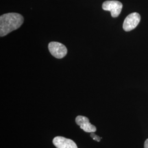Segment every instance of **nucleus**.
I'll list each match as a JSON object with an SVG mask.
<instances>
[{
    "instance_id": "1",
    "label": "nucleus",
    "mask_w": 148,
    "mask_h": 148,
    "mask_svg": "<svg viewBox=\"0 0 148 148\" xmlns=\"http://www.w3.org/2000/svg\"><path fill=\"white\" fill-rule=\"evenodd\" d=\"M24 22V18L16 13H9L0 16V36H5L11 32L16 30Z\"/></svg>"
},
{
    "instance_id": "2",
    "label": "nucleus",
    "mask_w": 148,
    "mask_h": 148,
    "mask_svg": "<svg viewBox=\"0 0 148 148\" xmlns=\"http://www.w3.org/2000/svg\"><path fill=\"white\" fill-rule=\"evenodd\" d=\"M49 52L55 58L62 59L67 54V48L63 44L58 42H51L48 45Z\"/></svg>"
},
{
    "instance_id": "3",
    "label": "nucleus",
    "mask_w": 148,
    "mask_h": 148,
    "mask_svg": "<svg viewBox=\"0 0 148 148\" xmlns=\"http://www.w3.org/2000/svg\"><path fill=\"white\" fill-rule=\"evenodd\" d=\"M102 8L105 11L110 12L111 16L116 18L121 12L122 4L118 1H106L103 3Z\"/></svg>"
},
{
    "instance_id": "4",
    "label": "nucleus",
    "mask_w": 148,
    "mask_h": 148,
    "mask_svg": "<svg viewBox=\"0 0 148 148\" xmlns=\"http://www.w3.org/2000/svg\"><path fill=\"white\" fill-rule=\"evenodd\" d=\"M140 21V16L137 12L131 13L125 18L123 29L125 32H130L137 27Z\"/></svg>"
},
{
    "instance_id": "5",
    "label": "nucleus",
    "mask_w": 148,
    "mask_h": 148,
    "mask_svg": "<svg viewBox=\"0 0 148 148\" xmlns=\"http://www.w3.org/2000/svg\"><path fill=\"white\" fill-rule=\"evenodd\" d=\"M75 121L76 124L86 132H95L97 131L95 126L90 123L89 119L86 117L78 116L76 117Z\"/></svg>"
},
{
    "instance_id": "6",
    "label": "nucleus",
    "mask_w": 148,
    "mask_h": 148,
    "mask_svg": "<svg viewBox=\"0 0 148 148\" xmlns=\"http://www.w3.org/2000/svg\"><path fill=\"white\" fill-rule=\"evenodd\" d=\"M53 144L57 148H77L73 140L63 137L58 136L54 138Z\"/></svg>"
},
{
    "instance_id": "7",
    "label": "nucleus",
    "mask_w": 148,
    "mask_h": 148,
    "mask_svg": "<svg viewBox=\"0 0 148 148\" xmlns=\"http://www.w3.org/2000/svg\"><path fill=\"white\" fill-rule=\"evenodd\" d=\"M90 137L93 139V140H96V141H97L98 142H99L101 141V139L102 138L99 137L98 136L95 134L94 132H92L90 133Z\"/></svg>"
},
{
    "instance_id": "8",
    "label": "nucleus",
    "mask_w": 148,
    "mask_h": 148,
    "mask_svg": "<svg viewBox=\"0 0 148 148\" xmlns=\"http://www.w3.org/2000/svg\"><path fill=\"white\" fill-rule=\"evenodd\" d=\"M144 148H148V139H146L144 142Z\"/></svg>"
}]
</instances>
